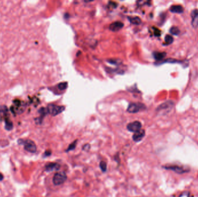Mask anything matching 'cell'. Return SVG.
<instances>
[{"label":"cell","mask_w":198,"mask_h":197,"mask_svg":"<svg viewBox=\"0 0 198 197\" xmlns=\"http://www.w3.org/2000/svg\"><path fill=\"white\" fill-rule=\"evenodd\" d=\"M162 168L166 170L173 171L177 174H184L188 173L191 169L188 166L180 165L178 164H167L162 166Z\"/></svg>","instance_id":"1"},{"label":"cell","mask_w":198,"mask_h":197,"mask_svg":"<svg viewBox=\"0 0 198 197\" xmlns=\"http://www.w3.org/2000/svg\"><path fill=\"white\" fill-rule=\"evenodd\" d=\"M17 142L20 145H23L24 149L28 152L34 153L37 152V146L34 141L30 139H19Z\"/></svg>","instance_id":"2"},{"label":"cell","mask_w":198,"mask_h":197,"mask_svg":"<svg viewBox=\"0 0 198 197\" xmlns=\"http://www.w3.org/2000/svg\"><path fill=\"white\" fill-rule=\"evenodd\" d=\"M13 103L14 105L12 106L10 109L12 112L15 114H20L24 112L26 108L24 102L20 101L19 100H15L13 101Z\"/></svg>","instance_id":"3"},{"label":"cell","mask_w":198,"mask_h":197,"mask_svg":"<svg viewBox=\"0 0 198 197\" xmlns=\"http://www.w3.org/2000/svg\"><path fill=\"white\" fill-rule=\"evenodd\" d=\"M46 108L48 113L53 116H56L57 115L59 114L60 113L63 112L65 109V107L63 106H59L53 104H49Z\"/></svg>","instance_id":"4"},{"label":"cell","mask_w":198,"mask_h":197,"mask_svg":"<svg viewBox=\"0 0 198 197\" xmlns=\"http://www.w3.org/2000/svg\"><path fill=\"white\" fill-rule=\"evenodd\" d=\"M146 105L142 103H131L128 106L127 112L130 113H136L146 109Z\"/></svg>","instance_id":"5"},{"label":"cell","mask_w":198,"mask_h":197,"mask_svg":"<svg viewBox=\"0 0 198 197\" xmlns=\"http://www.w3.org/2000/svg\"><path fill=\"white\" fill-rule=\"evenodd\" d=\"M67 179V176L63 172L56 173L53 178V183L56 186H59L63 184Z\"/></svg>","instance_id":"6"},{"label":"cell","mask_w":198,"mask_h":197,"mask_svg":"<svg viewBox=\"0 0 198 197\" xmlns=\"http://www.w3.org/2000/svg\"><path fill=\"white\" fill-rule=\"evenodd\" d=\"M142 124L139 121H135L127 125V129L130 132H136L142 129Z\"/></svg>","instance_id":"7"},{"label":"cell","mask_w":198,"mask_h":197,"mask_svg":"<svg viewBox=\"0 0 198 197\" xmlns=\"http://www.w3.org/2000/svg\"><path fill=\"white\" fill-rule=\"evenodd\" d=\"M175 105L174 102L172 101H167L162 103L160 105H159L158 107H157V111L158 112H160L162 111H167V110H170L173 106Z\"/></svg>","instance_id":"8"},{"label":"cell","mask_w":198,"mask_h":197,"mask_svg":"<svg viewBox=\"0 0 198 197\" xmlns=\"http://www.w3.org/2000/svg\"><path fill=\"white\" fill-rule=\"evenodd\" d=\"M191 16L192 18L191 24L193 28H196L198 27V9H193L191 13Z\"/></svg>","instance_id":"9"},{"label":"cell","mask_w":198,"mask_h":197,"mask_svg":"<svg viewBox=\"0 0 198 197\" xmlns=\"http://www.w3.org/2000/svg\"><path fill=\"white\" fill-rule=\"evenodd\" d=\"M164 63L181 64L184 68L187 67L189 65L188 60H176V59H173V58H168L167 60H165L164 62H161L160 64H164Z\"/></svg>","instance_id":"10"},{"label":"cell","mask_w":198,"mask_h":197,"mask_svg":"<svg viewBox=\"0 0 198 197\" xmlns=\"http://www.w3.org/2000/svg\"><path fill=\"white\" fill-rule=\"evenodd\" d=\"M146 135L145 130L141 129L139 131L135 132L133 135V140L136 142H139L142 141V139L144 138Z\"/></svg>","instance_id":"11"},{"label":"cell","mask_w":198,"mask_h":197,"mask_svg":"<svg viewBox=\"0 0 198 197\" xmlns=\"http://www.w3.org/2000/svg\"><path fill=\"white\" fill-rule=\"evenodd\" d=\"M124 24L123 23L121 22H115L110 25L109 29L113 32H117L121 30L124 27Z\"/></svg>","instance_id":"12"},{"label":"cell","mask_w":198,"mask_h":197,"mask_svg":"<svg viewBox=\"0 0 198 197\" xmlns=\"http://www.w3.org/2000/svg\"><path fill=\"white\" fill-rule=\"evenodd\" d=\"M60 165L56 163H49L45 165V171L47 172H52L54 171H57L60 169Z\"/></svg>","instance_id":"13"},{"label":"cell","mask_w":198,"mask_h":197,"mask_svg":"<svg viewBox=\"0 0 198 197\" xmlns=\"http://www.w3.org/2000/svg\"><path fill=\"white\" fill-rule=\"evenodd\" d=\"M169 11L174 13L181 14V13H184V8L180 5H173L170 6Z\"/></svg>","instance_id":"14"},{"label":"cell","mask_w":198,"mask_h":197,"mask_svg":"<svg viewBox=\"0 0 198 197\" xmlns=\"http://www.w3.org/2000/svg\"><path fill=\"white\" fill-rule=\"evenodd\" d=\"M153 56L154 58L157 61H162L166 56V52H159V51H155L153 53Z\"/></svg>","instance_id":"15"},{"label":"cell","mask_w":198,"mask_h":197,"mask_svg":"<svg viewBox=\"0 0 198 197\" xmlns=\"http://www.w3.org/2000/svg\"><path fill=\"white\" fill-rule=\"evenodd\" d=\"M128 19L131 24L135 25H140L142 23V20L140 17H128Z\"/></svg>","instance_id":"16"},{"label":"cell","mask_w":198,"mask_h":197,"mask_svg":"<svg viewBox=\"0 0 198 197\" xmlns=\"http://www.w3.org/2000/svg\"><path fill=\"white\" fill-rule=\"evenodd\" d=\"M5 128L6 130H8V131H11L12 130L13 125V123L8 118H5Z\"/></svg>","instance_id":"17"},{"label":"cell","mask_w":198,"mask_h":197,"mask_svg":"<svg viewBox=\"0 0 198 197\" xmlns=\"http://www.w3.org/2000/svg\"><path fill=\"white\" fill-rule=\"evenodd\" d=\"M174 41V38L170 35H166L164 38L165 45H169L171 44Z\"/></svg>","instance_id":"18"},{"label":"cell","mask_w":198,"mask_h":197,"mask_svg":"<svg viewBox=\"0 0 198 197\" xmlns=\"http://www.w3.org/2000/svg\"><path fill=\"white\" fill-rule=\"evenodd\" d=\"M77 143H78V140H75L73 142L70 143V145L68 146V148L66 150V152H69L70 151L74 150V149L76 148Z\"/></svg>","instance_id":"19"},{"label":"cell","mask_w":198,"mask_h":197,"mask_svg":"<svg viewBox=\"0 0 198 197\" xmlns=\"http://www.w3.org/2000/svg\"><path fill=\"white\" fill-rule=\"evenodd\" d=\"M169 32L170 34L172 35H178L180 34V29L178 28L177 27H175V26H173L170 28L169 30Z\"/></svg>","instance_id":"20"},{"label":"cell","mask_w":198,"mask_h":197,"mask_svg":"<svg viewBox=\"0 0 198 197\" xmlns=\"http://www.w3.org/2000/svg\"><path fill=\"white\" fill-rule=\"evenodd\" d=\"M99 166H100V169L102 170L103 172H106L107 171V163L105 161H101L100 163Z\"/></svg>","instance_id":"21"},{"label":"cell","mask_w":198,"mask_h":197,"mask_svg":"<svg viewBox=\"0 0 198 197\" xmlns=\"http://www.w3.org/2000/svg\"><path fill=\"white\" fill-rule=\"evenodd\" d=\"M68 86V83L66 82H63V83H60L59 85H57V87L59 90H64L67 89Z\"/></svg>","instance_id":"22"},{"label":"cell","mask_w":198,"mask_h":197,"mask_svg":"<svg viewBox=\"0 0 198 197\" xmlns=\"http://www.w3.org/2000/svg\"><path fill=\"white\" fill-rule=\"evenodd\" d=\"M0 112L6 114L8 112V108L5 105H0Z\"/></svg>","instance_id":"23"},{"label":"cell","mask_w":198,"mask_h":197,"mask_svg":"<svg viewBox=\"0 0 198 197\" xmlns=\"http://www.w3.org/2000/svg\"><path fill=\"white\" fill-rule=\"evenodd\" d=\"M192 196L191 195V192L188 191H185V192H181V194H180L179 197H191Z\"/></svg>","instance_id":"24"},{"label":"cell","mask_w":198,"mask_h":197,"mask_svg":"<svg viewBox=\"0 0 198 197\" xmlns=\"http://www.w3.org/2000/svg\"><path fill=\"white\" fill-rule=\"evenodd\" d=\"M90 149H91V145L89 143L85 144L82 147V150L86 152H88L90 150Z\"/></svg>","instance_id":"25"},{"label":"cell","mask_w":198,"mask_h":197,"mask_svg":"<svg viewBox=\"0 0 198 197\" xmlns=\"http://www.w3.org/2000/svg\"><path fill=\"white\" fill-rule=\"evenodd\" d=\"M154 34L156 37H159L160 35V30L157 29V28H155V31H154Z\"/></svg>","instance_id":"26"},{"label":"cell","mask_w":198,"mask_h":197,"mask_svg":"<svg viewBox=\"0 0 198 197\" xmlns=\"http://www.w3.org/2000/svg\"><path fill=\"white\" fill-rule=\"evenodd\" d=\"M51 154H52V152H51L50 150H46V151L45 153H44V155H45V156H46V157H47V156H51Z\"/></svg>","instance_id":"27"},{"label":"cell","mask_w":198,"mask_h":197,"mask_svg":"<svg viewBox=\"0 0 198 197\" xmlns=\"http://www.w3.org/2000/svg\"><path fill=\"white\" fill-rule=\"evenodd\" d=\"M3 179H4V176L1 173H0V181L3 180Z\"/></svg>","instance_id":"28"}]
</instances>
